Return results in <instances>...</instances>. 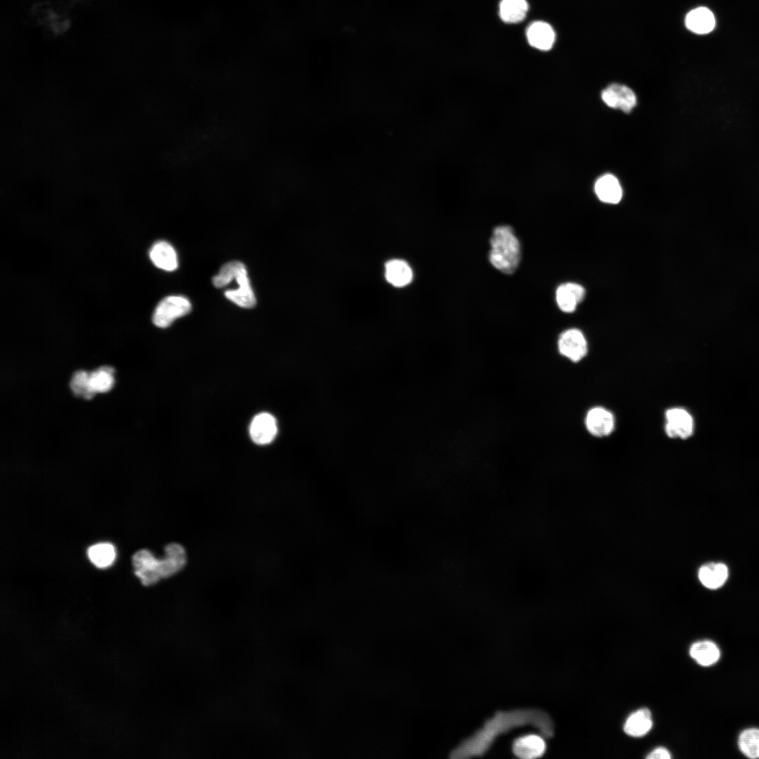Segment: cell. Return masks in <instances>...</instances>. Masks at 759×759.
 <instances>
[{"label":"cell","mask_w":759,"mask_h":759,"mask_svg":"<svg viewBox=\"0 0 759 759\" xmlns=\"http://www.w3.org/2000/svg\"><path fill=\"white\" fill-rule=\"evenodd\" d=\"M531 725L539 730L544 738L554 736V723L545 711L536 708H520L497 711L486 720L483 726L472 735L462 740L450 753L452 759L480 757L491 748L495 739L512 729Z\"/></svg>","instance_id":"6da1fadb"},{"label":"cell","mask_w":759,"mask_h":759,"mask_svg":"<svg viewBox=\"0 0 759 759\" xmlns=\"http://www.w3.org/2000/svg\"><path fill=\"white\" fill-rule=\"evenodd\" d=\"M489 261L500 272L510 275L517 269L521 257V245L513 228L496 226L490 238Z\"/></svg>","instance_id":"7a4b0ae2"},{"label":"cell","mask_w":759,"mask_h":759,"mask_svg":"<svg viewBox=\"0 0 759 759\" xmlns=\"http://www.w3.org/2000/svg\"><path fill=\"white\" fill-rule=\"evenodd\" d=\"M191 310L189 300L182 296H169L156 306L153 316V323L159 327H169L175 319L183 316Z\"/></svg>","instance_id":"3957f363"},{"label":"cell","mask_w":759,"mask_h":759,"mask_svg":"<svg viewBox=\"0 0 759 759\" xmlns=\"http://www.w3.org/2000/svg\"><path fill=\"white\" fill-rule=\"evenodd\" d=\"M131 559L134 573L143 585H155L162 578L160 559L156 558L150 550H140L134 554Z\"/></svg>","instance_id":"277c9868"},{"label":"cell","mask_w":759,"mask_h":759,"mask_svg":"<svg viewBox=\"0 0 759 759\" xmlns=\"http://www.w3.org/2000/svg\"><path fill=\"white\" fill-rule=\"evenodd\" d=\"M557 347L560 356L573 363L583 359L588 351L586 339L577 329L562 332L558 337Z\"/></svg>","instance_id":"5b68a950"},{"label":"cell","mask_w":759,"mask_h":759,"mask_svg":"<svg viewBox=\"0 0 759 759\" xmlns=\"http://www.w3.org/2000/svg\"><path fill=\"white\" fill-rule=\"evenodd\" d=\"M665 431L670 438L687 439L693 433L691 415L680 408H670L666 412Z\"/></svg>","instance_id":"8992f818"},{"label":"cell","mask_w":759,"mask_h":759,"mask_svg":"<svg viewBox=\"0 0 759 759\" xmlns=\"http://www.w3.org/2000/svg\"><path fill=\"white\" fill-rule=\"evenodd\" d=\"M602 100L610 108L630 112L636 105L635 93L629 87L619 84H612L602 92Z\"/></svg>","instance_id":"52a82bcc"},{"label":"cell","mask_w":759,"mask_h":759,"mask_svg":"<svg viewBox=\"0 0 759 759\" xmlns=\"http://www.w3.org/2000/svg\"><path fill=\"white\" fill-rule=\"evenodd\" d=\"M186 562L187 554L183 546L178 543H169L164 547V557L160 559L162 578H167L179 573Z\"/></svg>","instance_id":"ba28073f"},{"label":"cell","mask_w":759,"mask_h":759,"mask_svg":"<svg viewBox=\"0 0 759 759\" xmlns=\"http://www.w3.org/2000/svg\"><path fill=\"white\" fill-rule=\"evenodd\" d=\"M278 426L275 418L268 413L257 415L251 422L249 434L252 440L259 445L271 443L275 437Z\"/></svg>","instance_id":"9c48e42d"},{"label":"cell","mask_w":759,"mask_h":759,"mask_svg":"<svg viewBox=\"0 0 759 759\" xmlns=\"http://www.w3.org/2000/svg\"><path fill=\"white\" fill-rule=\"evenodd\" d=\"M547 746L542 735L526 734L516 738L512 744L513 754L521 759H534L543 756Z\"/></svg>","instance_id":"30bf717a"},{"label":"cell","mask_w":759,"mask_h":759,"mask_svg":"<svg viewBox=\"0 0 759 759\" xmlns=\"http://www.w3.org/2000/svg\"><path fill=\"white\" fill-rule=\"evenodd\" d=\"M588 432L595 436L604 437L610 434L614 427V418L611 412L602 407L590 409L585 418Z\"/></svg>","instance_id":"8fae6325"},{"label":"cell","mask_w":759,"mask_h":759,"mask_svg":"<svg viewBox=\"0 0 759 759\" xmlns=\"http://www.w3.org/2000/svg\"><path fill=\"white\" fill-rule=\"evenodd\" d=\"M526 37L529 44L533 48L541 51H548L554 44L555 33L550 24L543 21H536L528 27Z\"/></svg>","instance_id":"7c38bea8"},{"label":"cell","mask_w":759,"mask_h":759,"mask_svg":"<svg viewBox=\"0 0 759 759\" xmlns=\"http://www.w3.org/2000/svg\"><path fill=\"white\" fill-rule=\"evenodd\" d=\"M585 297V289L577 283H567L559 285L556 290L557 304L562 311L573 312Z\"/></svg>","instance_id":"4fadbf2b"},{"label":"cell","mask_w":759,"mask_h":759,"mask_svg":"<svg viewBox=\"0 0 759 759\" xmlns=\"http://www.w3.org/2000/svg\"><path fill=\"white\" fill-rule=\"evenodd\" d=\"M685 22L687 28L691 32L705 34L714 29L715 19L710 9L706 7H698L687 14Z\"/></svg>","instance_id":"5bb4252c"},{"label":"cell","mask_w":759,"mask_h":759,"mask_svg":"<svg viewBox=\"0 0 759 759\" xmlns=\"http://www.w3.org/2000/svg\"><path fill=\"white\" fill-rule=\"evenodd\" d=\"M698 577L706 588L718 589L725 583L728 578V569L723 563H707L700 567Z\"/></svg>","instance_id":"9a60e30c"},{"label":"cell","mask_w":759,"mask_h":759,"mask_svg":"<svg viewBox=\"0 0 759 759\" xmlns=\"http://www.w3.org/2000/svg\"><path fill=\"white\" fill-rule=\"evenodd\" d=\"M653 720L651 711L646 708H640L632 713L626 719L623 730L626 734L632 737H641L646 735L652 728Z\"/></svg>","instance_id":"2e32d148"},{"label":"cell","mask_w":759,"mask_h":759,"mask_svg":"<svg viewBox=\"0 0 759 759\" xmlns=\"http://www.w3.org/2000/svg\"><path fill=\"white\" fill-rule=\"evenodd\" d=\"M149 255L153 263L162 270L172 271L178 266L176 253L166 241L156 242L152 246Z\"/></svg>","instance_id":"e0dca14e"},{"label":"cell","mask_w":759,"mask_h":759,"mask_svg":"<svg viewBox=\"0 0 759 759\" xmlns=\"http://www.w3.org/2000/svg\"><path fill=\"white\" fill-rule=\"evenodd\" d=\"M595 191L598 198L606 203L616 204L622 197V189L618 180L609 174H604L597 180Z\"/></svg>","instance_id":"ac0fdd59"},{"label":"cell","mask_w":759,"mask_h":759,"mask_svg":"<svg viewBox=\"0 0 759 759\" xmlns=\"http://www.w3.org/2000/svg\"><path fill=\"white\" fill-rule=\"evenodd\" d=\"M413 271L409 264L402 259H392L385 264V278L395 287H404L413 279Z\"/></svg>","instance_id":"d6986e66"},{"label":"cell","mask_w":759,"mask_h":759,"mask_svg":"<svg viewBox=\"0 0 759 759\" xmlns=\"http://www.w3.org/2000/svg\"><path fill=\"white\" fill-rule=\"evenodd\" d=\"M691 657L702 666H710L720 659V652L718 646L708 640L696 642L690 647Z\"/></svg>","instance_id":"ffe728a7"},{"label":"cell","mask_w":759,"mask_h":759,"mask_svg":"<svg viewBox=\"0 0 759 759\" xmlns=\"http://www.w3.org/2000/svg\"><path fill=\"white\" fill-rule=\"evenodd\" d=\"M526 0H502L499 6L501 20L506 23H517L523 20L528 12Z\"/></svg>","instance_id":"44dd1931"},{"label":"cell","mask_w":759,"mask_h":759,"mask_svg":"<svg viewBox=\"0 0 759 759\" xmlns=\"http://www.w3.org/2000/svg\"><path fill=\"white\" fill-rule=\"evenodd\" d=\"M87 555L96 566L106 568L113 562L115 558V550L110 543H99L88 548Z\"/></svg>","instance_id":"7402d4cb"},{"label":"cell","mask_w":759,"mask_h":759,"mask_svg":"<svg viewBox=\"0 0 759 759\" xmlns=\"http://www.w3.org/2000/svg\"><path fill=\"white\" fill-rule=\"evenodd\" d=\"M114 370L109 366H103L89 373V384L92 391L96 393L108 391L114 384Z\"/></svg>","instance_id":"603a6c76"},{"label":"cell","mask_w":759,"mask_h":759,"mask_svg":"<svg viewBox=\"0 0 759 759\" xmlns=\"http://www.w3.org/2000/svg\"><path fill=\"white\" fill-rule=\"evenodd\" d=\"M738 745L746 757L759 758V729L751 728L743 731L739 737Z\"/></svg>","instance_id":"cb8c5ba5"},{"label":"cell","mask_w":759,"mask_h":759,"mask_svg":"<svg viewBox=\"0 0 759 759\" xmlns=\"http://www.w3.org/2000/svg\"><path fill=\"white\" fill-rule=\"evenodd\" d=\"M225 296L242 308L250 309L256 304V298L250 283L239 285L236 290H226Z\"/></svg>","instance_id":"d4e9b609"},{"label":"cell","mask_w":759,"mask_h":759,"mask_svg":"<svg viewBox=\"0 0 759 759\" xmlns=\"http://www.w3.org/2000/svg\"><path fill=\"white\" fill-rule=\"evenodd\" d=\"M245 267L244 264L238 261H230L224 264L216 275L212 283L217 287H223L228 285L233 280H235L239 273Z\"/></svg>","instance_id":"484cf974"},{"label":"cell","mask_w":759,"mask_h":759,"mask_svg":"<svg viewBox=\"0 0 759 759\" xmlns=\"http://www.w3.org/2000/svg\"><path fill=\"white\" fill-rule=\"evenodd\" d=\"M70 386L76 396L86 399H91L95 394L90 387L89 373L84 370H78L73 374Z\"/></svg>","instance_id":"4316f807"},{"label":"cell","mask_w":759,"mask_h":759,"mask_svg":"<svg viewBox=\"0 0 759 759\" xmlns=\"http://www.w3.org/2000/svg\"><path fill=\"white\" fill-rule=\"evenodd\" d=\"M648 759H670V752L664 747H658L651 751L647 756Z\"/></svg>","instance_id":"83f0119b"}]
</instances>
